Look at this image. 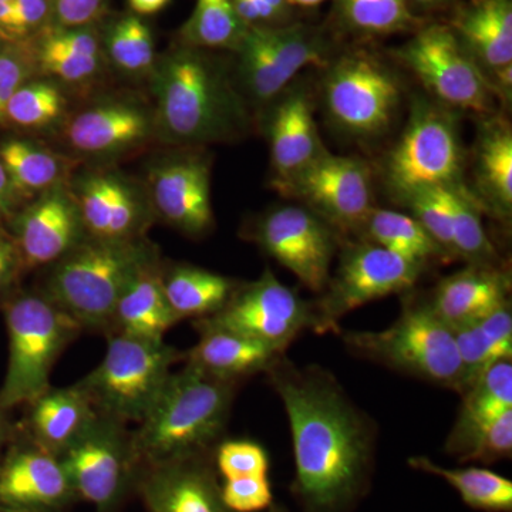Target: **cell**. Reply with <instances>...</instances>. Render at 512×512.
<instances>
[{"mask_svg": "<svg viewBox=\"0 0 512 512\" xmlns=\"http://www.w3.org/2000/svg\"><path fill=\"white\" fill-rule=\"evenodd\" d=\"M2 311L9 359L0 387V409L9 412L29 404L50 387L57 359L83 330L39 289H19Z\"/></svg>", "mask_w": 512, "mask_h": 512, "instance_id": "obj_5", "label": "cell"}, {"mask_svg": "<svg viewBox=\"0 0 512 512\" xmlns=\"http://www.w3.org/2000/svg\"><path fill=\"white\" fill-rule=\"evenodd\" d=\"M325 0H286L291 8H316Z\"/></svg>", "mask_w": 512, "mask_h": 512, "instance_id": "obj_55", "label": "cell"}, {"mask_svg": "<svg viewBox=\"0 0 512 512\" xmlns=\"http://www.w3.org/2000/svg\"><path fill=\"white\" fill-rule=\"evenodd\" d=\"M232 3L247 26H282L292 9L286 0H232Z\"/></svg>", "mask_w": 512, "mask_h": 512, "instance_id": "obj_48", "label": "cell"}, {"mask_svg": "<svg viewBox=\"0 0 512 512\" xmlns=\"http://www.w3.org/2000/svg\"><path fill=\"white\" fill-rule=\"evenodd\" d=\"M194 323L239 333L286 352L302 332H315L316 315L313 302L265 269L256 281L238 284L220 311Z\"/></svg>", "mask_w": 512, "mask_h": 512, "instance_id": "obj_12", "label": "cell"}, {"mask_svg": "<svg viewBox=\"0 0 512 512\" xmlns=\"http://www.w3.org/2000/svg\"><path fill=\"white\" fill-rule=\"evenodd\" d=\"M453 188L437 187L421 190L402 202L409 208L410 215H413L434 241L443 248L448 258H454Z\"/></svg>", "mask_w": 512, "mask_h": 512, "instance_id": "obj_42", "label": "cell"}, {"mask_svg": "<svg viewBox=\"0 0 512 512\" xmlns=\"http://www.w3.org/2000/svg\"><path fill=\"white\" fill-rule=\"evenodd\" d=\"M237 387L188 363L171 373L156 403L131 433L138 464L154 466L210 453L227 429Z\"/></svg>", "mask_w": 512, "mask_h": 512, "instance_id": "obj_3", "label": "cell"}, {"mask_svg": "<svg viewBox=\"0 0 512 512\" xmlns=\"http://www.w3.org/2000/svg\"><path fill=\"white\" fill-rule=\"evenodd\" d=\"M170 0H128L130 8L138 15H153L167 6Z\"/></svg>", "mask_w": 512, "mask_h": 512, "instance_id": "obj_52", "label": "cell"}, {"mask_svg": "<svg viewBox=\"0 0 512 512\" xmlns=\"http://www.w3.org/2000/svg\"><path fill=\"white\" fill-rule=\"evenodd\" d=\"M184 359L164 340H147L113 333L106 355L77 384L97 412L128 423H140L163 392L175 363Z\"/></svg>", "mask_w": 512, "mask_h": 512, "instance_id": "obj_7", "label": "cell"}, {"mask_svg": "<svg viewBox=\"0 0 512 512\" xmlns=\"http://www.w3.org/2000/svg\"><path fill=\"white\" fill-rule=\"evenodd\" d=\"M35 69V56L22 47H8L0 52V121L13 94L29 82Z\"/></svg>", "mask_w": 512, "mask_h": 512, "instance_id": "obj_45", "label": "cell"}, {"mask_svg": "<svg viewBox=\"0 0 512 512\" xmlns=\"http://www.w3.org/2000/svg\"><path fill=\"white\" fill-rule=\"evenodd\" d=\"M464 150L456 117L439 103L414 100L402 136L387 154L383 181L397 201L429 188L463 184Z\"/></svg>", "mask_w": 512, "mask_h": 512, "instance_id": "obj_8", "label": "cell"}, {"mask_svg": "<svg viewBox=\"0 0 512 512\" xmlns=\"http://www.w3.org/2000/svg\"><path fill=\"white\" fill-rule=\"evenodd\" d=\"M154 128L167 143L201 147L247 133L241 94L220 63L185 46L154 64Z\"/></svg>", "mask_w": 512, "mask_h": 512, "instance_id": "obj_2", "label": "cell"}, {"mask_svg": "<svg viewBox=\"0 0 512 512\" xmlns=\"http://www.w3.org/2000/svg\"><path fill=\"white\" fill-rule=\"evenodd\" d=\"M19 201L20 198L16 194L12 183H10L5 168L0 163V224H3L5 220H9L15 214Z\"/></svg>", "mask_w": 512, "mask_h": 512, "instance_id": "obj_51", "label": "cell"}, {"mask_svg": "<svg viewBox=\"0 0 512 512\" xmlns=\"http://www.w3.org/2000/svg\"><path fill=\"white\" fill-rule=\"evenodd\" d=\"M363 241L372 242L427 268L434 259L448 258L413 215L373 208L360 229Z\"/></svg>", "mask_w": 512, "mask_h": 512, "instance_id": "obj_35", "label": "cell"}, {"mask_svg": "<svg viewBox=\"0 0 512 512\" xmlns=\"http://www.w3.org/2000/svg\"><path fill=\"white\" fill-rule=\"evenodd\" d=\"M59 458L74 495L99 512L121 503L138 466L126 423L101 413Z\"/></svg>", "mask_w": 512, "mask_h": 512, "instance_id": "obj_13", "label": "cell"}, {"mask_svg": "<svg viewBox=\"0 0 512 512\" xmlns=\"http://www.w3.org/2000/svg\"><path fill=\"white\" fill-rule=\"evenodd\" d=\"M158 258L157 249L146 238L104 241L87 237L49 266L39 291L83 332L110 335L121 295L134 276Z\"/></svg>", "mask_w": 512, "mask_h": 512, "instance_id": "obj_4", "label": "cell"}, {"mask_svg": "<svg viewBox=\"0 0 512 512\" xmlns=\"http://www.w3.org/2000/svg\"><path fill=\"white\" fill-rule=\"evenodd\" d=\"M454 2L457 0H409L410 6H417L421 9H440Z\"/></svg>", "mask_w": 512, "mask_h": 512, "instance_id": "obj_54", "label": "cell"}, {"mask_svg": "<svg viewBox=\"0 0 512 512\" xmlns=\"http://www.w3.org/2000/svg\"><path fill=\"white\" fill-rule=\"evenodd\" d=\"M269 147L275 187L301 173L326 150L313 117L311 96L303 87L286 92L269 121Z\"/></svg>", "mask_w": 512, "mask_h": 512, "instance_id": "obj_25", "label": "cell"}, {"mask_svg": "<svg viewBox=\"0 0 512 512\" xmlns=\"http://www.w3.org/2000/svg\"><path fill=\"white\" fill-rule=\"evenodd\" d=\"M156 133L154 119L131 103H106L82 111L67 123V144L80 154L117 156L140 147Z\"/></svg>", "mask_w": 512, "mask_h": 512, "instance_id": "obj_24", "label": "cell"}, {"mask_svg": "<svg viewBox=\"0 0 512 512\" xmlns=\"http://www.w3.org/2000/svg\"><path fill=\"white\" fill-rule=\"evenodd\" d=\"M325 69L322 101L330 124L356 140L383 137L402 106L396 72L366 50L346 53Z\"/></svg>", "mask_w": 512, "mask_h": 512, "instance_id": "obj_9", "label": "cell"}, {"mask_svg": "<svg viewBox=\"0 0 512 512\" xmlns=\"http://www.w3.org/2000/svg\"><path fill=\"white\" fill-rule=\"evenodd\" d=\"M215 467L224 480L266 477L271 468L268 451L251 440H225L215 448Z\"/></svg>", "mask_w": 512, "mask_h": 512, "instance_id": "obj_43", "label": "cell"}, {"mask_svg": "<svg viewBox=\"0 0 512 512\" xmlns=\"http://www.w3.org/2000/svg\"><path fill=\"white\" fill-rule=\"evenodd\" d=\"M64 109L66 97L55 83L29 80L9 100L3 120L23 130H39L56 123Z\"/></svg>", "mask_w": 512, "mask_h": 512, "instance_id": "obj_40", "label": "cell"}, {"mask_svg": "<svg viewBox=\"0 0 512 512\" xmlns=\"http://www.w3.org/2000/svg\"><path fill=\"white\" fill-rule=\"evenodd\" d=\"M474 194L481 210L507 222L512 214V130L501 117H483L473 163Z\"/></svg>", "mask_w": 512, "mask_h": 512, "instance_id": "obj_29", "label": "cell"}, {"mask_svg": "<svg viewBox=\"0 0 512 512\" xmlns=\"http://www.w3.org/2000/svg\"><path fill=\"white\" fill-rule=\"evenodd\" d=\"M8 229L26 271L49 268L89 237L72 192L64 184L37 195L16 211Z\"/></svg>", "mask_w": 512, "mask_h": 512, "instance_id": "obj_18", "label": "cell"}, {"mask_svg": "<svg viewBox=\"0 0 512 512\" xmlns=\"http://www.w3.org/2000/svg\"><path fill=\"white\" fill-rule=\"evenodd\" d=\"M265 375L291 427V490L301 512H355L372 488L375 423L323 367L282 355Z\"/></svg>", "mask_w": 512, "mask_h": 512, "instance_id": "obj_1", "label": "cell"}, {"mask_svg": "<svg viewBox=\"0 0 512 512\" xmlns=\"http://www.w3.org/2000/svg\"><path fill=\"white\" fill-rule=\"evenodd\" d=\"M249 26L239 18L232 0H197L194 12L181 30L185 46L237 52Z\"/></svg>", "mask_w": 512, "mask_h": 512, "instance_id": "obj_38", "label": "cell"}, {"mask_svg": "<svg viewBox=\"0 0 512 512\" xmlns=\"http://www.w3.org/2000/svg\"><path fill=\"white\" fill-rule=\"evenodd\" d=\"M343 342L353 355L454 390L466 392L464 367L453 330L441 322L426 301L404 303L402 315L379 332H349Z\"/></svg>", "mask_w": 512, "mask_h": 512, "instance_id": "obj_6", "label": "cell"}, {"mask_svg": "<svg viewBox=\"0 0 512 512\" xmlns=\"http://www.w3.org/2000/svg\"><path fill=\"white\" fill-rule=\"evenodd\" d=\"M336 20L357 37H383L416 32L424 23L409 0H335Z\"/></svg>", "mask_w": 512, "mask_h": 512, "instance_id": "obj_37", "label": "cell"}, {"mask_svg": "<svg viewBox=\"0 0 512 512\" xmlns=\"http://www.w3.org/2000/svg\"><path fill=\"white\" fill-rule=\"evenodd\" d=\"M237 53L239 79L258 103L281 96L306 67L329 63V47L322 33L301 23L249 26Z\"/></svg>", "mask_w": 512, "mask_h": 512, "instance_id": "obj_14", "label": "cell"}, {"mask_svg": "<svg viewBox=\"0 0 512 512\" xmlns=\"http://www.w3.org/2000/svg\"><path fill=\"white\" fill-rule=\"evenodd\" d=\"M76 498L55 454L26 437L0 463V505L22 512H57Z\"/></svg>", "mask_w": 512, "mask_h": 512, "instance_id": "obj_20", "label": "cell"}, {"mask_svg": "<svg viewBox=\"0 0 512 512\" xmlns=\"http://www.w3.org/2000/svg\"><path fill=\"white\" fill-rule=\"evenodd\" d=\"M197 345L184 352V363L197 367L205 375L225 382L239 383L245 377L266 373L284 350L272 348L239 333L198 325Z\"/></svg>", "mask_w": 512, "mask_h": 512, "instance_id": "obj_26", "label": "cell"}, {"mask_svg": "<svg viewBox=\"0 0 512 512\" xmlns=\"http://www.w3.org/2000/svg\"><path fill=\"white\" fill-rule=\"evenodd\" d=\"M511 279L498 265H467L447 276L427 299L451 330L478 322L510 302Z\"/></svg>", "mask_w": 512, "mask_h": 512, "instance_id": "obj_23", "label": "cell"}, {"mask_svg": "<svg viewBox=\"0 0 512 512\" xmlns=\"http://www.w3.org/2000/svg\"><path fill=\"white\" fill-rule=\"evenodd\" d=\"M26 269L15 238L0 224V309L19 291V282Z\"/></svg>", "mask_w": 512, "mask_h": 512, "instance_id": "obj_47", "label": "cell"}, {"mask_svg": "<svg viewBox=\"0 0 512 512\" xmlns=\"http://www.w3.org/2000/svg\"><path fill=\"white\" fill-rule=\"evenodd\" d=\"M70 192L89 237L104 241L144 238L153 211L150 202L123 175L94 171L80 177Z\"/></svg>", "mask_w": 512, "mask_h": 512, "instance_id": "obj_19", "label": "cell"}, {"mask_svg": "<svg viewBox=\"0 0 512 512\" xmlns=\"http://www.w3.org/2000/svg\"><path fill=\"white\" fill-rule=\"evenodd\" d=\"M26 437L59 457L96 419V407L79 384L47 387L28 404Z\"/></svg>", "mask_w": 512, "mask_h": 512, "instance_id": "obj_27", "label": "cell"}, {"mask_svg": "<svg viewBox=\"0 0 512 512\" xmlns=\"http://www.w3.org/2000/svg\"><path fill=\"white\" fill-rule=\"evenodd\" d=\"M480 204L464 185L453 188V255L468 265H498V256L481 221Z\"/></svg>", "mask_w": 512, "mask_h": 512, "instance_id": "obj_39", "label": "cell"}, {"mask_svg": "<svg viewBox=\"0 0 512 512\" xmlns=\"http://www.w3.org/2000/svg\"><path fill=\"white\" fill-rule=\"evenodd\" d=\"M57 19L66 28H82L99 18L104 0H52Z\"/></svg>", "mask_w": 512, "mask_h": 512, "instance_id": "obj_49", "label": "cell"}, {"mask_svg": "<svg viewBox=\"0 0 512 512\" xmlns=\"http://www.w3.org/2000/svg\"><path fill=\"white\" fill-rule=\"evenodd\" d=\"M394 55L441 106L493 114L497 94L450 26H421Z\"/></svg>", "mask_w": 512, "mask_h": 512, "instance_id": "obj_10", "label": "cell"}, {"mask_svg": "<svg viewBox=\"0 0 512 512\" xmlns=\"http://www.w3.org/2000/svg\"><path fill=\"white\" fill-rule=\"evenodd\" d=\"M268 512H289L286 508L282 507V505L274 504L271 508H269Z\"/></svg>", "mask_w": 512, "mask_h": 512, "instance_id": "obj_56", "label": "cell"}, {"mask_svg": "<svg viewBox=\"0 0 512 512\" xmlns=\"http://www.w3.org/2000/svg\"><path fill=\"white\" fill-rule=\"evenodd\" d=\"M161 279L165 298L180 320L214 315L239 284L228 276L188 264L161 268Z\"/></svg>", "mask_w": 512, "mask_h": 512, "instance_id": "obj_31", "label": "cell"}, {"mask_svg": "<svg viewBox=\"0 0 512 512\" xmlns=\"http://www.w3.org/2000/svg\"><path fill=\"white\" fill-rule=\"evenodd\" d=\"M252 239L309 291H325L339 234L315 212L302 204L272 208L256 221Z\"/></svg>", "mask_w": 512, "mask_h": 512, "instance_id": "obj_16", "label": "cell"}, {"mask_svg": "<svg viewBox=\"0 0 512 512\" xmlns=\"http://www.w3.org/2000/svg\"><path fill=\"white\" fill-rule=\"evenodd\" d=\"M453 333L463 362L467 392L495 363L512 359L511 302L478 322L454 329Z\"/></svg>", "mask_w": 512, "mask_h": 512, "instance_id": "obj_32", "label": "cell"}, {"mask_svg": "<svg viewBox=\"0 0 512 512\" xmlns=\"http://www.w3.org/2000/svg\"><path fill=\"white\" fill-rule=\"evenodd\" d=\"M511 456L512 410H508L481 434L467 463L494 464Z\"/></svg>", "mask_w": 512, "mask_h": 512, "instance_id": "obj_46", "label": "cell"}, {"mask_svg": "<svg viewBox=\"0 0 512 512\" xmlns=\"http://www.w3.org/2000/svg\"><path fill=\"white\" fill-rule=\"evenodd\" d=\"M107 53L114 66L128 74L153 72L156 64L153 35L137 16H126L111 26Z\"/></svg>", "mask_w": 512, "mask_h": 512, "instance_id": "obj_41", "label": "cell"}, {"mask_svg": "<svg viewBox=\"0 0 512 512\" xmlns=\"http://www.w3.org/2000/svg\"><path fill=\"white\" fill-rule=\"evenodd\" d=\"M221 497L231 512H261L274 505L269 477H241L225 480Z\"/></svg>", "mask_w": 512, "mask_h": 512, "instance_id": "obj_44", "label": "cell"}, {"mask_svg": "<svg viewBox=\"0 0 512 512\" xmlns=\"http://www.w3.org/2000/svg\"><path fill=\"white\" fill-rule=\"evenodd\" d=\"M0 512H22V511L12 510V508L3 507V505H0Z\"/></svg>", "mask_w": 512, "mask_h": 512, "instance_id": "obj_57", "label": "cell"}, {"mask_svg": "<svg viewBox=\"0 0 512 512\" xmlns=\"http://www.w3.org/2000/svg\"><path fill=\"white\" fill-rule=\"evenodd\" d=\"M460 42L478 64L498 99L512 93V0H468L451 20Z\"/></svg>", "mask_w": 512, "mask_h": 512, "instance_id": "obj_21", "label": "cell"}, {"mask_svg": "<svg viewBox=\"0 0 512 512\" xmlns=\"http://www.w3.org/2000/svg\"><path fill=\"white\" fill-rule=\"evenodd\" d=\"M10 437H12V427H10L5 410L0 409V463H2L3 450L9 443Z\"/></svg>", "mask_w": 512, "mask_h": 512, "instance_id": "obj_53", "label": "cell"}, {"mask_svg": "<svg viewBox=\"0 0 512 512\" xmlns=\"http://www.w3.org/2000/svg\"><path fill=\"white\" fill-rule=\"evenodd\" d=\"M33 56L37 70L70 84L86 82L100 69L99 39L80 28L45 37Z\"/></svg>", "mask_w": 512, "mask_h": 512, "instance_id": "obj_34", "label": "cell"}, {"mask_svg": "<svg viewBox=\"0 0 512 512\" xmlns=\"http://www.w3.org/2000/svg\"><path fill=\"white\" fill-rule=\"evenodd\" d=\"M276 190L301 202L338 234H359L375 208L369 165L328 150Z\"/></svg>", "mask_w": 512, "mask_h": 512, "instance_id": "obj_15", "label": "cell"}, {"mask_svg": "<svg viewBox=\"0 0 512 512\" xmlns=\"http://www.w3.org/2000/svg\"><path fill=\"white\" fill-rule=\"evenodd\" d=\"M153 215L191 238L214 227L211 160L200 151L175 154L154 165L148 177Z\"/></svg>", "mask_w": 512, "mask_h": 512, "instance_id": "obj_17", "label": "cell"}, {"mask_svg": "<svg viewBox=\"0 0 512 512\" xmlns=\"http://www.w3.org/2000/svg\"><path fill=\"white\" fill-rule=\"evenodd\" d=\"M0 163L20 200L36 198L63 185L70 163L49 148L10 138L0 144Z\"/></svg>", "mask_w": 512, "mask_h": 512, "instance_id": "obj_33", "label": "cell"}, {"mask_svg": "<svg viewBox=\"0 0 512 512\" xmlns=\"http://www.w3.org/2000/svg\"><path fill=\"white\" fill-rule=\"evenodd\" d=\"M508 410H512V362L503 360L463 394L456 423L444 446L448 456L467 463L481 434Z\"/></svg>", "mask_w": 512, "mask_h": 512, "instance_id": "obj_28", "label": "cell"}, {"mask_svg": "<svg viewBox=\"0 0 512 512\" xmlns=\"http://www.w3.org/2000/svg\"><path fill=\"white\" fill-rule=\"evenodd\" d=\"M50 12V0H13V20L9 32L22 33L39 28Z\"/></svg>", "mask_w": 512, "mask_h": 512, "instance_id": "obj_50", "label": "cell"}, {"mask_svg": "<svg viewBox=\"0 0 512 512\" xmlns=\"http://www.w3.org/2000/svg\"><path fill=\"white\" fill-rule=\"evenodd\" d=\"M426 271L424 266L369 241L342 247L339 266L325 291L313 302L316 333L336 332L343 316L366 303L410 291Z\"/></svg>", "mask_w": 512, "mask_h": 512, "instance_id": "obj_11", "label": "cell"}, {"mask_svg": "<svg viewBox=\"0 0 512 512\" xmlns=\"http://www.w3.org/2000/svg\"><path fill=\"white\" fill-rule=\"evenodd\" d=\"M138 490L147 512H231L208 453L148 466Z\"/></svg>", "mask_w": 512, "mask_h": 512, "instance_id": "obj_22", "label": "cell"}, {"mask_svg": "<svg viewBox=\"0 0 512 512\" xmlns=\"http://www.w3.org/2000/svg\"><path fill=\"white\" fill-rule=\"evenodd\" d=\"M160 258L144 266L121 295L114 312L113 333L147 340H164L180 322L165 298Z\"/></svg>", "mask_w": 512, "mask_h": 512, "instance_id": "obj_30", "label": "cell"}, {"mask_svg": "<svg viewBox=\"0 0 512 512\" xmlns=\"http://www.w3.org/2000/svg\"><path fill=\"white\" fill-rule=\"evenodd\" d=\"M409 466L446 481L471 510L512 512V481L501 474L487 468H447L424 456L409 458Z\"/></svg>", "mask_w": 512, "mask_h": 512, "instance_id": "obj_36", "label": "cell"}]
</instances>
